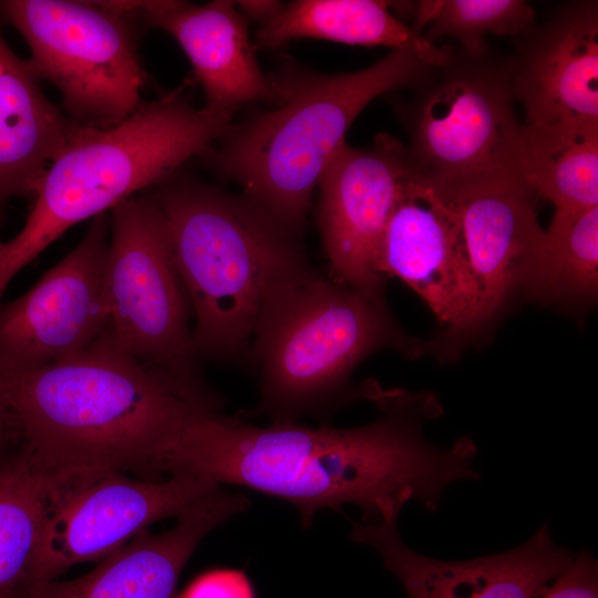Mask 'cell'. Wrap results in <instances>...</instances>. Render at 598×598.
Segmentation results:
<instances>
[{"mask_svg": "<svg viewBox=\"0 0 598 598\" xmlns=\"http://www.w3.org/2000/svg\"><path fill=\"white\" fill-rule=\"evenodd\" d=\"M373 402L382 415L347 429L299 422L259 426L240 415L207 411L162 450L154 473L190 475L281 498L297 508L305 528L321 509L342 513L348 504L362 509V520L410 501L435 512L448 486L480 478L470 437L447 448L423 439V421L440 413L434 396L381 388Z\"/></svg>", "mask_w": 598, "mask_h": 598, "instance_id": "cell-1", "label": "cell"}, {"mask_svg": "<svg viewBox=\"0 0 598 598\" xmlns=\"http://www.w3.org/2000/svg\"><path fill=\"white\" fill-rule=\"evenodd\" d=\"M22 453L38 470L102 467L152 473L161 451L195 416L221 411L209 390L136 360L107 328L84 351L23 372H0Z\"/></svg>", "mask_w": 598, "mask_h": 598, "instance_id": "cell-2", "label": "cell"}, {"mask_svg": "<svg viewBox=\"0 0 598 598\" xmlns=\"http://www.w3.org/2000/svg\"><path fill=\"white\" fill-rule=\"evenodd\" d=\"M433 66L419 55L391 52L348 73L324 74L288 63L270 75L272 109L233 122L202 156L236 182L241 195L300 236L312 193L346 134L375 97L415 86Z\"/></svg>", "mask_w": 598, "mask_h": 598, "instance_id": "cell-3", "label": "cell"}, {"mask_svg": "<svg viewBox=\"0 0 598 598\" xmlns=\"http://www.w3.org/2000/svg\"><path fill=\"white\" fill-rule=\"evenodd\" d=\"M151 193L195 318L197 357H245L269 301L310 268L299 236L244 195L189 176L176 173Z\"/></svg>", "mask_w": 598, "mask_h": 598, "instance_id": "cell-4", "label": "cell"}, {"mask_svg": "<svg viewBox=\"0 0 598 598\" xmlns=\"http://www.w3.org/2000/svg\"><path fill=\"white\" fill-rule=\"evenodd\" d=\"M234 115L196 107L183 87L120 124L75 125L41 177L23 228L0 248V301L13 277L72 226L113 209L204 156Z\"/></svg>", "mask_w": 598, "mask_h": 598, "instance_id": "cell-5", "label": "cell"}, {"mask_svg": "<svg viewBox=\"0 0 598 598\" xmlns=\"http://www.w3.org/2000/svg\"><path fill=\"white\" fill-rule=\"evenodd\" d=\"M429 342L408 336L384 297L371 296L308 268L287 282L261 313L250 343L259 373V402L244 417L274 423L326 419L364 400L352 373L373 352L419 357Z\"/></svg>", "mask_w": 598, "mask_h": 598, "instance_id": "cell-6", "label": "cell"}, {"mask_svg": "<svg viewBox=\"0 0 598 598\" xmlns=\"http://www.w3.org/2000/svg\"><path fill=\"white\" fill-rule=\"evenodd\" d=\"M412 89L402 113L414 176L442 190L524 181L511 58L452 47L450 59Z\"/></svg>", "mask_w": 598, "mask_h": 598, "instance_id": "cell-7", "label": "cell"}, {"mask_svg": "<svg viewBox=\"0 0 598 598\" xmlns=\"http://www.w3.org/2000/svg\"><path fill=\"white\" fill-rule=\"evenodd\" d=\"M0 13L23 37L32 68L59 91L73 123L112 127L144 102L135 17L70 0H6Z\"/></svg>", "mask_w": 598, "mask_h": 598, "instance_id": "cell-8", "label": "cell"}, {"mask_svg": "<svg viewBox=\"0 0 598 598\" xmlns=\"http://www.w3.org/2000/svg\"><path fill=\"white\" fill-rule=\"evenodd\" d=\"M111 210L105 296L113 338L145 365L208 390L193 343L190 306L156 199L152 193L135 195Z\"/></svg>", "mask_w": 598, "mask_h": 598, "instance_id": "cell-9", "label": "cell"}, {"mask_svg": "<svg viewBox=\"0 0 598 598\" xmlns=\"http://www.w3.org/2000/svg\"><path fill=\"white\" fill-rule=\"evenodd\" d=\"M35 470L42 532L31 582L101 561L153 523L179 516L221 486L190 475L135 478L102 467Z\"/></svg>", "mask_w": 598, "mask_h": 598, "instance_id": "cell-10", "label": "cell"}, {"mask_svg": "<svg viewBox=\"0 0 598 598\" xmlns=\"http://www.w3.org/2000/svg\"><path fill=\"white\" fill-rule=\"evenodd\" d=\"M109 231L106 213L94 217L81 241L27 292L0 301V372L68 360L109 328Z\"/></svg>", "mask_w": 598, "mask_h": 598, "instance_id": "cell-11", "label": "cell"}, {"mask_svg": "<svg viewBox=\"0 0 598 598\" xmlns=\"http://www.w3.org/2000/svg\"><path fill=\"white\" fill-rule=\"evenodd\" d=\"M413 177L405 145L379 134L369 147L344 144L321 175L318 227L329 277L383 297L375 268L383 230Z\"/></svg>", "mask_w": 598, "mask_h": 598, "instance_id": "cell-12", "label": "cell"}, {"mask_svg": "<svg viewBox=\"0 0 598 598\" xmlns=\"http://www.w3.org/2000/svg\"><path fill=\"white\" fill-rule=\"evenodd\" d=\"M375 268L412 288L450 337L488 321L451 212L435 188L414 175L383 230Z\"/></svg>", "mask_w": 598, "mask_h": 598, "instance_id": "cell-13", "label": "cell"}, {"mask_svg": "<svg viewBox=\"0 0 598 598\" xmlns=\"http://www.w3.org/2000/svg\"><path fill=\"white\" fill-rule=\"evenodd\" d=\"M404 506L352 522L353 542L374 549L408 598H537L576 553L558 546L548 524L513 549L462 561L424 556L410 548L398 530Z\"/></svg>", "mask_w": 598, "mask_h": 598, "instance_id": "cell-14", "label": "cell"}, {"mask_svg": "<svg viewBox=\"0 0 598 598\" xmlns=\"http://www.w3.org/2000/svg\"><path fill=\"white\" fill-rule=\"evenodd\" d=\"M515 100L536 128L598 127V6L576 1L517 38Z\"/></svg>", "mask_w": 598, "mask_h": 598, "instance_id": "cell-15", "label": "cell"}, {"mask_svg": "<svg viewBox=\"0 0 598 598\" xmlns=\"http://www.w3.org/2000/svg\"><path fill=\"white\" fill-rule=\"evenodd\" d=\"M250 501L218 487L158 534L143 530L86 574L31 582L22 598H177L190 556L217 526L245 512Z\"/></svg>", "mask_w": 598, "mask_h": 598, "instance_id": "cell-16", "label": "cell"}, {"mask_svg": "<svg viewBox=\"0 0 598 598\" xmlns=\"http://www.w3.org/2000/svg\"><path fill=\"white\" fill-rule=\"evenodd\" d=\"M435 190L457 226L489 320L522 288L543 240L534 193L524 181Z\"/></svg>", "mask_w": 598, "mask_h": 598, "instance_id": "cell-17", "label": "cell"}, {"mask_svg": "<svg viewBox=\"0 0 598 598\" xmlns=\"http://www.w3.org/2000/svg\"><path fill=\"white\" fill-rule=\"evenodd\" d=\"M138 18L179 44L204 91L205 107L235 115L247 103L274 104L270 75L257 62L247 19L235 1L152 0Z\"/></svg>", "mask_w": 598, "mask_h": 598, "instance_id": "cell-18", "label": "cell"}, {"mask_svg": "<svg viewBox=\"0 0 598 598\" xmlns=\"http://www.w3.org/2000/svg\"><path fill=\"white\" fill-rule=\"evenodd\" d=\"M29 59L0 32V208L11 197H34L38 184L74 126L44 94Z\"/></svg>", "mask_w": 598, "mask_h": 598, "instance_id": "cell-19", "label": "cell"}, {"mask_svg": "<svg viewBox=\"0 0 598 598\" xmlns=\"http://www.w3.org/2000/svg\"><path fill=\"white\" fill-rule=\"evenodd\" d=\"M391 2L378 0H297L261 24L256 45L278 49L292 40L317 39L353 45L388 47L419 55L431 65L445 63L451 45H437L400 21Z\"/></svg>", "mask_w": 598, "mask_h": 598, "instance_id": "cell-20", "label": "cell"}, {"mask_svg": "<svg viewBox=\"0 0 598 598\" xmlns=\"http://www.w3.org/2000/svg\"><path fill=\"white\" fill-rule=\"evenodd\" d=\"M522 288L545 303H591L598 288V205L556 210Z\"/></svg>", "mask_w": 598, "mask_h": 598, "instance_id": "cell-21", "label": "cell"}, {"mask_svg": "<svg viewBox=\"0 0 598 598\" xmlns=\"http://www.w3.org/2000/svg\"><path fill=\"white\" fill-rule=\"evenodd\" d=\"M524 182L556 210L598 205V127L523 125Z\"/></svg>", "mask_w": 598, "mask_h": 598, "instance_id": "cell-22", "label": "cell"}, {"mask_svg": "<svg viewBox=\"0 0 598 598\" xmlns=\"http://www.w3.org/2000/svg\"><path fill=\"white\" fill-rule=\"evenodd\" d=\"M42 532L37 470L22 453L0 462V598H22Z\"/></svg>", "mask_w": 598, "mask_h": 598, "instance_id": "cell-23", "label": "cell"}, {"mask_svg": "<svg viewBox=\"0 0 598 598\" xmlns=\"http://www.w3.org/2000/svg\"><path fill=\"white\" fill-rule=\"evenodd\" d=\"M414 30L429 25L426 34L433 41L442 37L458 41L460 48L472 53L487 49L486 37L519 38L535 25L533 7L522 0H434L416 4Z\"/></svg>", "mask_w": 598, "mask_h": 598, "instance_id": "cell-24", "label": "cell"}, {"mask_svg": "<svg viewBox=\"0 0 598 598\" xmlns=\"http://www.w3.org/2000/svg\"><path fill=\"white\" fill-rule=\"evenodd\" d=\"M537 598H598V564L588 550L575 554L570 564Z\"/></svg>", "mask_w": 598, "mask_h": 598, "instance_id": "cell-25", "label": "cell"}, {"mask_svg": "<svg viewBox=\"0 0 598 598\" xmlns=\"http://www.w3.org/2000/svg\"><path fill=\"white\" fill-rule=\"evenodd\" d=\"M177 598H256L247 575L239 569L219 568L198 576Z\"/></svg>", "mask_w": 598, "mask_h": 598, "instance_id": "cell-26", "label": "cell"}, {"mask_svg": "<svg viewBox=\"0 0 598 598\" xmlns=\"http://www.w3.org/2000/svg\"><path fill=\"white\" fill-rule=\"evenodd\" d=\"M9 448L20 451L22 448V436L14 413L0 393V457L6 458L17 454L8 453L7 450Z\"/></svg>", "mask_w": 598, "mask_h": 598, "instance_id": "cell-27", "label": "cell"}, {"mask_svg": "<svg viewBox=\"0 0 598 598\" xmlns=\"http://www.w3.org/2000/svg\"><path fill=\"white\" fill-rule=\"evenodd\" d=\"M236 4L246 19L257 21L260 25L274 18L283 6L280 1L271 0H246Z\"/></svg>", "mask_w": 598, "mask_h": 598, "instance_id": "cell-28", "label": "cell"}, {"mask_svg": "<svg viewBox=\"0 0 598 598\" xmlns=\"http://www.w3.org/2000/svg\"><path fill=\"white\" fill-rule=\"evenodd\" d=\"M1 246H2V243H0V248H1Z\"/></svg>", "mask_w": 598, "mask_h": 598, "instance_id": "cell-29", "label": "cell"}]
</instances>
